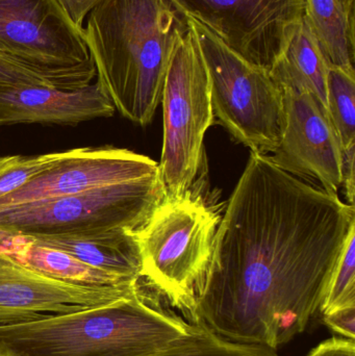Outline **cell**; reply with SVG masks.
I'll use <instances>...</instances> for the list:
<instances>
[{
    "label": "cell",
    "instance_id": "3",
    "mask_svg": "<svg viewBox=\"0 0 355 356\" xmlns=\"http://www.w3.org/2000/svg\"><path fill=\"white\" fill-rule=\"evenodd\" d=\"M140 278L116 302L0 327L4 356H149L189 332L191 323L165 309Z\"/></svg>",
    "mask_w": 355,
    "mask_h": 356
},
{
    "label": "cell",
    "instance_id": "25",
    "mask_svg": "<svg viewBox=\"0 0 355 356\" xmlns=\"http://www.w3.org/2000/svg\"><path fill=\"white\" fill-rule=\"evenodd\" d=\"M354 163L355 147L343 152V165H342V186L345 191L348 202L354 205Z\"/></svg>",
    "mask_w": 355,
    "mask_h": 356
},
{
    "label": "cell",
    "instance_id": "16",
    "mask_svg": "<svg viewBox=\"0 0 355 356\" xmlns=\"http://www.w3.org/2000/svg\"><path fill=\"white\" fill-rule=\"evenodd\" d=\"M308 20L321 51L331 67L355 73V22L340 0H304Z\"/></svg>",
    "mask_w": 355,
    "mask_h": 356
},
{
    "label": "cell",
    "instance_id": "23",
    "mask_svg": "<svg viewBox=\"0 0 355 356\" xmlns=\"http://www.w3.org/2000/svg\"><path fill=\"white\" fill-rule=\"evenodd\" d=\"M306 356H355V343L354 340L333 337L315 347Z\"/></svg>",
    "mask_w": 355,
    "mask_h": 356
},
{
    "label": "cell",
    "instance_id": "24",
    "mask_svg": "<svg viewBox=\"0 0 355 356\" xmlns=\"http://www.w3.org/2000/svg\"><path fill=\"white\" fill-rule=\"evenodd\" d=\"M67 16L79 29H83L85 17L101 0H56Z\"/></svg>",
    "mask_w": 355,
    "mask_h": 356
},
{
    "label": "cell",
    "instance_id": "22",
    "mask_svg": "<svg viewBox=\"0 0 355 356\" xmlns=\"http://www.w3.org/2000/svg\"><path fill=\"white\" fill-rule=\"evenodd\" d=\"M323 321L331 332L355 341V307H342L323 315Z\"/></svg>",
    "mask_w": 355,
    "mask_h": 356
},
{
    "label": "cell",
    "instance_id": "19",
    "mask_svg": "<svg viewBox=\"0 0 355 356\" xmlns=\"http://www.w3.org/2000/svg\"><path fill=\"white\" fill-rule=\"evenodd\" d=\"M355 224L329 280L320 307L323 315L342 307H355Z\"/></svg>",
    "mask_w": 355,
    "mask_h": 356
},
{
    "label": "cell",
    "instance_id": "2",
    "mask_svg": "<svg viewBox=\"0 0 355 356\" xmlns=\"http://www.w3.org/2000/svg\"><path fill=\"white\" fill-rule=\"evenodd\" d=\"M189 29L169 0H101L90 12L83 37L97 83L127 120L151 122L175 46Z\"/></svg>",
    "mask_w": 355,
    "mask_h": 356
},
{
    "label": "cell",
    "instance_id": "7",
    "mask_svg": "<svg viewBox=\"0 0 355 356\" xmlns=\"http://www.w3.org/2000/svg\"><path fill=\"white\" fill-rule=\"evenodd\" d=\"M160 104L164 141L158 165L166 196L179 197L195 182L204 136L215 123L210 76L191 27L175 46Z\"/></svg>",
    "mask_w": 355,
    "mask_h": 356
},
{
    "label": "cell",
    "instance_id": "9",
    "mask_svg": "<svg viewBox=\"0 0 355 356\" xmlns=\"http://www.w3.org/2000/svg\"><path fill=\"white\" fill-rule=\"evenodd\" d=\"M248 62L270 70L304 0H169Z\"/></svg>",
    "mask_w": 355,
    "mask_h": 356
},
{
    "label": "cell",
    "instance_id": "18",
    "mask_svg": "<svg viewBox=\"0 0 355 356\" xmlns=\"http://www.w3.org/2000/svg\"><path fill=\"white\" fill-rule=\"evenodd\" d=\"M327 112L342 152L355 147V73L329 66Z\"/></svg>",
    "mask_w": 355,
    "mask_h": 356
},
{
    "label": "cell",
    "instance_id": "13",
    "mask_svg": "<svg viewBox=\"0 0 355 356\" xmlns=\"http://www.w3.org/2000/svg\"><path fill=\"white\" fill-rule=\"evenodd\" d=\"M99 83L75 89L51 86H0V127L58 124L75 127L115 114Z\"/></svg>",
    "mask_w": 355,
    "mask_h": 356
},
{
    "label": "cell",
    "instance_id": "10",
    "mask_svg": "<svg viewBox=\"0 0 355 356\" xmlns=\"http://www.w3.org/2000/svg\"><path fill=\"white\" fill-rule=\"evenodd\" d=\"M158 173V163L125 148H74L60 152L47 168L18 190L1 197L0 209L72 196Z\"/></svg>",
    "mask_w": 355,
    "mask_h": 356
},
{
    "label": "cell",
    "instance_id": "27",
    "mask_svg": "<svg viewBox=\"0 0 355 356\" xmlns=\"http://www.w3.org/2000/svg\"><path fill=\"white\" fill-rule=\"evenodd\" d=\"M0 356H4V355H0Z\"/></svg>",
    "mask_w": 355,
    "mask_h": 356
},
{
    "label": "cell",
    "instance_id": "12",
    "mask_svg": "<svg viewBox=\"0 0 355 356\" xmlns=\"http://www.w3.org/2000/svg\"><path fill=\"white\" fill-rule=\"evenodd\" d=\"M131 286L70 284L14 265H0V327L104 307L131 296Z\"/></svg>",
    "mask_w": 355,
    "mask_h": 356
},
{
    "label": "cell",
    "instance_id": "5",
    "mask_svg": "<svg viewBox=\"0 0 355 356\" xmlns=\"http://www.w3.org/2000/svg\"><path fill=\"white\" fill-rule=\"evenodd\" d=\"M188 22L208 69L215 119L251 152L273 154L285 125L281 88L267 69L236 54L197 21Z\"/></svg>",
    "mask_w": 355,
    "mask_h": 356
},
{
    "label": "cell",
    "instance_id": "26",
    "mask_svg": "<svg viewBox=\"0 0 355 356\" xmlns=\"http://www.w3.org/2000/svg\"><path fill=\"white\" fill-rule=\"evenodd\" d=\"M343 6L344 10H345L346 15H347L349 20L355 22V0H340Z\"/></svg>",
    "mask_w": 355,
    "mask_h": 356
},
{
    "label": "cell",
    "instance_id": "11",
    "mask_svg": "<svg viewBox=\"0 0 355 356\" xmlns=\"http://www.w3.org/2000/svg\"><path fill=\"white\" fill-rule=\"evenodd\" d=\"M279 88L285 125L281 143L271 160L287 172L300 178H314L321 188L338 194L342 188L343 152L329 113L310 92Z\"/></svg>",
    "mask_w": 355,
    "mask_h": 356
},
{
    "label": "cell",
    "instance_id": "1",
    "mask_svg": "<svg viewBox=\"0 0 355 356\" xmlns=\"http://www.w3.org/2000/svg\"><path fill=\"white\" fill-rule=\"evenodd\" d=\"M354 224V205L251 152L221 217L192 323L242 344H287L320 311Z\"/></svg>",
    "mask_w": 355,
    "mask_h": 356
},
{
    "label": "cell",
    "instance_id": "21",
    "mask_svg": "<svg viewBox=\"0 0 355 356\" xmlns=\"http://www.w3.org/2000/svg\"><path fill=\"white\" fill-rule=\"evenodd\" d=\"M35 85L51 86L47 79L35 71L0 52V86Z\"/></svg>",
    "mask_w": 355,
    "mask_h": 356
},
{
    "label": "cell",
    "instance_id": "6",
    "mask_svg": "<svg viewBox=\"0 0 355 356\" xmlns=\"http://www.w3.org/2000/svg\"><path fill=\"white\" fill-rule=\"evenodd\" d=\"M166 196L162 175L0 209V230L31 238L135 232Z\"/></svg>",
    "mask_w": 355,
    "mask_h": 356
},
{
    "label": "cell",
    "instance_id": "4",
    "mask_svg": "<svg viewBox=\"0 0 355 356\" xmlns=\"http://www.w3.org/2000/svg\"><path fill=\"white\" fill-rule=\"evenodd\" d=\"M220 221V213L191 188L179 197L165 196L133 232L141 255V280L190 323Z\"/></svg>",
    "mask_w": 355,
    "mask_h": 356
},
{
    "label": "cell",
    "instance_id": "14",
    "mask_svg": "<svg viewBox=\"0 0 355 356\" xmlns=\"http://www.w3.org/2000/svg\"><path fill=\"white\" fill-rule=\"evenodd\" d=\"M269 72L279 87L306 90L327 111L329 64L306 17L295 23L288 33L281 54Z\"/></svg>",
    "mask_w": 355,
    "mask_h": 356
},
{
    "label": "cell",
    "instance_id": "17",
    "mask_svg": "<svg viewBox=\"0 0 355 356\" xmlns=\"http://www.w3.org/2000/svg\"><path fill=\"white\" fill-rule=\"evenodd\" d=\"M149 356H281L261 345L233 342L210 330L201 322L191 323L189 332L166 348Z\"/></svg>",
    "mask_w": 355,
    "mask_h": 356
},
{
    "label": "cell",
    "instance_id": "20",
    "mask_svg": "<svg viewBox=\"0 0 355 356\" xmlns=\"http://www.w3.org/2000/svg\"><path fill=\"white\" fill-rule=\"evenodd\" d=\"M60 152L39 156H0V198L20 188L38 173L47 168Z\"/></svg>",
    "mask_w": 355,
    "mask_h": 356
},
{
    "label": "cell",
    "instance_id": "8",
    "mask_svg": "<svg viewBox=\"0 0 355 356\" xmlns=\"http://www.w3.org/2000/svg\"><path fill=\"white\" fill-rule=\"evenodd\" d=\"M0 52L60 89L96 75L83 37L56 0H0Z\"/></svg>",
    "mask_w": 355,
    "mask_h": 356
},
{
    "label": "cell",
    "instance_id": "15",
    "mask_svg": "<svg viewBox=\"0 0 355 356\" xmlns=\"http://www.w3.org/2000/svg\"><path fill=\"white\" fill-rule=\"evenodd\" d=\"M33 238L126 282H137L141 278V255L133 232Z\"/></svg>",
    "mask_w": 355,
    "mask_h": 356
}]
</instances>
